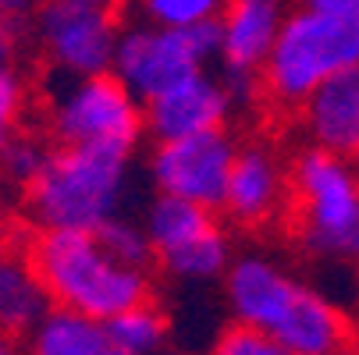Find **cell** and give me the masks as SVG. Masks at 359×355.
Returning <instances> with one entry per match:
<instances>
[{
  "label": "cell",
  "instance_id": "obj_1",
  "mask_svg": "<svg viewBox=\"0 0 359 355\" xmlns=\"http://www.w3.org/2000/svg\"><path fill=\"white\" fill-rule=\"evenodd\" d=\"M221 295L235 323L271 334L292 355H355L348 316L267 252H235Z\"/></svg>",
  "mask_w": 359,
  "mask_h": 355
},
{
  "label": "cell",
  "instance_id": "obj_2",
  "mask_svg": "<svg viewBox=\"0 0 359 355\" xmlns=\"http://www.w3.org/2000/svg\"><path fill=\"white\" fill-rule=\"evenodd\" d=\"M139 149L54 146L43 171L18 192L22 221L32 231H96L125 214Z\"/></svg>",
  "mask_w": 359,
  "mask_h": 355
},
{
  "label": "cell",
  "instance_id": "obj_3",
  "mask_svg": "<svg viewBox=\"0 0 359 355\" xmlns=\"http://www.w3.org/2000/svg\"><path fill=\"white\" fill-rule=\"evenodd\" d=\"M359 64V11L288 8L274 46L260 68V114L271 128L292 121L324 78Z\"/></svg>",
  "mask_w": 359,
  "mask_h": 355
},
{
  "label": "cell",
  "instance_id": "obj_4",
  "mask_svg": "<svg viewBox=\"0 0 359 355\" xmlns=\"http://www.w3.org/2000/svg\"><path fill=\"white\" fill-rule=\"evenodd\" d=\"M29 256L54 309L107 323L153 298V270L118 260L96 231H32Z\"/></svg>",
  "mask_w": 359,
  "mask_h": 355
},
{
  "label": "cell",
  "instance_id": "obj_5",
  "mask_svg": "<svg viewBox=\"0 0 359 355\" xmlns=\"http://www.w3.org/2000/svg\"><path fill=\"white\" fill-rule=\"evenodd\" d=\"M281 228L306 256L359 270V171L352 157L320 146L292 149Z\"/></svg>",
  "mask_w": 359,
  "mask_h": 355
},
{
  "label": "cell",
  "instance_id": "obj_6",
  "mask_svg": "<svg viewBox=\"0 0 359 355\" xmlns=\"http://www.w3.org/2000/svg\"><path fill=\"white\" fill-rule=\"evenodd\" d=\"M139 221L153 249V270H161L168 281L192 288L214 284L235 260V231L210 207L153 192Z\"/></svg>",
  "mask_w": 359,
  "mask_h": 355
},
{
  "label": "cell",
  "instance_id": "obj_7",
  "mask_svg": "<svg viewBox=\"0 0 359 355\" xmlns=\"http://www.w3.org/2000/svg\"><path fill=\"white\" fill-rule=\"evenodd\" d=\"M54 146H121L146 142L142 99H135L111 71L57 78L43 104L39 125Z\"/></svg>",
  "mask_w": 359,
  "mask_h": 355
},
{
  "label": "cell",
  "instance_id": "obj_8",
  "mask_svg": "<svg viewBox=\"0 0 359 355\" xmlns=\"http://www.w3.org/2000/svg\"><path fill=\"white\" fill-rule=\"evenodd\" d=\"M217 50H221L217 22L192 25V29H164V25L125 18L114 46L111 75L135 99L146 104L168 85H175L178 78L199 68H214Z\"/></svg>",
  "mask_w": 359,
  "mask_h": 355
},
{
  "label": "cell",
  "instance_id": "obj_9",
  "mask_svg": "<svg viewBox=\"0 0 359 355\" xmlns=\"http://www.w3.org/2000/svg\"><path fill=\"white\" fill-rule=\"evenodd\" d=\"M125 11L93 8L75 0H43L29 22V39L54 78L111 71Z\"/></svg>",
  "mask_w": 359,
  "mask_h": 355
},
{
  "label": "cell",
  "instance_id": "obj_10",
  "mask_svg": "<svg viewBox=\"0 0 359 355\" xmlns=\"http://www.w3.org/2000/svg\"><path fill=\"white\" fill-rule=\"evenodd\" d=\"M238 139L242 135L228 125V128L199 132V135H185V139L149 142L146 178H149L153 192L189 199V202H199V207H210L221 214Z\"/></svg>",
  "mask_w": 359,
  "mask_h": 355
},
{
  "label": "cell",
  "instance_id": "obj_11",
  "mask_svg": "<svg viewBox=\"0 0 359 355\" xmlns=\"http://www.w3.org/2000/svg\"><path fill=\"white\" fill-rule=\"evenodd\" d=\"M285 210H288V153L274 139V128L267 135L238 139L221 217L231 224V231H267L285 224Z\"/></svg>",
  "mask_w": 359,
  "mask_h": 355
},
{
  "label": "cell",
  "instance_id": "obj_12",
  "mask_svg": "<svg viewBox=\"0 0 359 355\" xmlns=\"http://www.w3.org/2000/svg\"><path fill=\"white\" fill-rule=\"evenodd\" d=\"M285 15V0H228L224 15L217 18L221 50L214 68L231 89L235 107L245 114H256V104H260V68L271 54Z\"/></svg>",
  "mask_w": 359,
  "mask_h": 355
},
{
  "label": "cell",
  "instance_id": "obj_13",
  "mask_svg": "<svg viewBox=\"0 0 359 355\" xmlns=\"http://www.w3.org/2000/svg\"><path fill=\"white\" fill-rule=\"evenodd\" d=\"M235 96L217 68H199L142 104L146 142H168L235 125Z\"/></svg>",
  "mask_w": 359,
  "mask_h": 355
},
{
  "label": "cell",
  "instance_id": "obj_14",
  "mask_svg": "<svg viewBox=\"0 0 359 355\" xmlns=\"http://www.w3.org/2000/svg\"><path fill=\"white\" fill-rule=\"evenodd\" d=\"M29 224L22 228V235L11 231V224L0 231V334L15 341H25L54 309L46 284L29 256Z\"/></svg>",
  "mask_w": 359,
  "mask_h": 355
},
{
  "label": "cell",
  "instance_id": "obj_15",
  "mask_svg": "<svg viewBox=\"0 0 359 355\" xmlns=\"http://www.w3.org/2000/svg\"><path fill=\"white\" fill-rule=\"evenodd\" d=\"M288 125H295L302 146H320L348 157L359 142V64L324 78L302 99Z\"/></svg>",
  "mask_w": 359,
  "mask_h": 355
},
{
  "label": "cell",
  "instance_id": "obj_16",
  "mask_svg": "<svg viewBox=\"0 0 359 355\" xmlns=\"http://www.w3.org/2000/svg\"><path fill=\"white\" fill-rule=\"evenodd\" d=\"M25 355H132L118 344L104 320L50 309L43 323L25 337Z\"/></svg>",
  "mask_w": 359,
  "mask_h": 355
},
{
  "label": "cell",
  "instance_id": "obj_17",
  "mask_svg": "<svg viewBox=\"0 0 359 355\" xmlns=\"http://www.w3.org/2000/svg\"><path fill=\"white\" fill-rule=\"evenodd\" d=\"M107 327L118 337V344L128 348L132 355H168L171 344H175L171 313L164 306H157L153 298L118 313L114 320H107Z\"/></svg>",
  "mask_w": 359,
  "mask_h": 355
},
{
  "label": "cell",
  "instance_id": "obj_18",
  "mask_svg": "<svg viewBox=\"0 0 359 355\" xmlns=\"http://www.w3.org/2000/svg\"><path fill=\"white\" fill-rule=\"evenodd\" d=\"M228 0H125V18L164 25V29H192L217 22Z\"/></svg>",
  "mask_w": 359,
  "mask_h": 355
},
{
  "label": "cell",
  "instance_id": "obj_19",
  "mask_svg": "<svg viewBox=\"0 0 359 355\" xmlns=\"http://www.w3.org/2000/svg\"><path fill=\"white\" fill-rule=\"evenodd\" d=\"M50 149H54V142H50V135L43 128H22L18 135H11V142L0 149V178L8 181V188L22 192L46 164Z\"/></svg>",
  "mask_w": 359,
  "mask_h": 355
},
{
  "label": "cell",
  "instance_id": "obj_20",
  "mask_svg": "<svg viewBox=\"0 0 359 355\" xmlns=\"http://www.w3.org/2000/svg\"><path fill=\"white\" fill-rule=\"evenodd\" d=\"M96 235L104 238V245L114 252L118 260L132 263V267H146L153 270V249H149V238H146V228L142 221H135L128 210L111 217L107 224H100Z\"/></svg>",
  "mask_w": 359,
  "mask_h": 355
},
{
  "label": "cell",
  "instance_id": "obj_21",
  "mask_svg": "<svg viewBox=\"0 0 359 355\" xmlns=\"http://www.w3.org/2000/svg\"><path fill=\"white\" fill-rule=\"evenodd\" d=\"M29 111H32L29 78L22 75V68H4L0 71V149L29 125Z\"/></svg>",
  "mask_w": 359,
  "mask_h": 355
},
{
  "label": "cell",
  "instance_id": "obj_22",
  "mask_svg": "<svg viewBox=\"0 0 359 355\" xmlns=\"http://www.w3.org/2000/svg\"><path fill=\"white\" fill-rule=\"evenodd\" d=\"M207 355H292V351H288L281 341H274L271 334L231 320V323L214 337V344H210Z\"/></svg>",
  "mask_w": 359,
  "mask_h": 355
},
{
  "label": "cell",
  "instance_id": "obj_23",
  "mask_svg": "<svg viewBox=\"0 0 359 355\" xmlns=\"http://www.w3.org/2000/svg\"><path fill=\"white\" fill-rule=\"evenodd\" d=\"M25 43H29V29L25 25H15L8 18H0V71L22 64Z\"/></svg>",
  "mask_w": 359,
  "mask_h": 355
},
{
  "label": "cell",
  "instance_id": "obj_24",
  "mask_svg": "<svg viewBox=\"0 0 359 355\" xmlns=\"http://www.w3.org/2000/svg\"><path fill=\"white\" fill-rule=\"evenodd\" d=\"M39 4H43V0H0V18H8V22L29 29V22L39 11Z\"/></svg>",
  "mask_w": 359,
  "mask_h": 355
},
{
  "label": "cell",
  "instance_id": "obj_25",
  "mask_svg": "<svg viewBox=\"0 0 359 355\" xmlns=\"http://www.w3.org/2000/svg\"><path fill=\"white\" fill-rule=\"evenodd\" d=\"M306 8H324V11H359V0H299Z\"/></svg>",
  "mask_w": 359,
  "mask_h": 355
},
{
  "label": "cell",
  "instance_id": "obj_26",
  "mask_svg": "<svg viewBox=\"0 0 359 355\" xmlns=\"http://www.w3.org/2000/svg\"><path fill=\"white\" fill-rule=\"evenodd\" d=\"M0 355H25V344L15 341V337H4V334H0Z\"/></svg>",
  "mask_w": 359,
  "mask_h": 355
},
{
  "label": "cell",
  "instance_id": "obj_27",
  "mask_svg": "<svg viewBox=\"0 0 359 355\" xmlns=\"http://www.w3.org/2000/svg\"><path fill=\"white\" fill-rule=\"evenodd\" d=\"M8 192H11V188H8V181L0 178V231L8 228Z\"/></svg>",
  "mask_w": 359,
  "mask_h": 355
},
{
  "label": "cell",
  "instance_id": "obj_28",
  "mask_svg": "<svg viewBox=\"0 0 359 355\" xmlns=\"http://www.w3.org/2000/svg\"><path fill=\"white\" fill-rule=\"evenodd\" d=\"M75 4H93V8H118V11H125V0H75Z\"/></svg>",
  "mask_w": 359,
  "mask_h": 355
},
{
  "label": "cell",
  "instance_id": "obj_29",
  "mask_svg": "<svg viewBox=\"0 0 359 355\" xmlns=\"http://www.w3.org/2000/svg\"><path fill=\"white\" fill-rule=\"evenodd\" d=\"M348 157H352V164H355V171H359V142H355V149H352Z\"/></svg>",
  "mask_w": 359,
  "mask_h": 355
}]
</instances>
